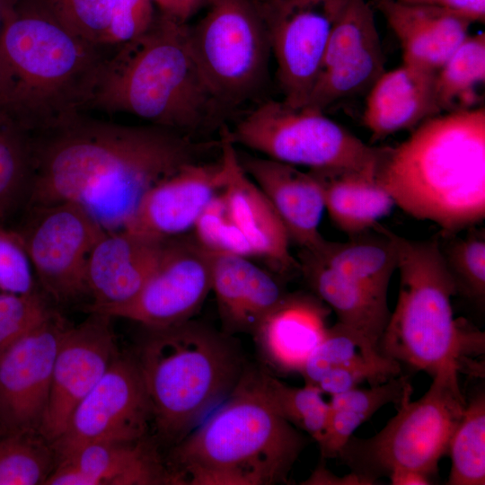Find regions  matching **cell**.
<instances>
[{
    "label": "cell",
    "instance_id": "cell-5",
    "mask_svg": "<svg viewBox=\"0 0 485 485\" xmlns=\"http://www.w3.org/2000/svg\"><path fill=\"white\" fill-rule=\"evenodd\" d=\"M187 26L157 12L145 32L108 57L89 109L131 114L193 137L220 124L225 110L197 66Z\"/></svg>",
    "mask_w": 485,
    "mask_h": 485
},
{
    "label": "cell",
    "instance_id": "cell-22",
    "mask_svg": "<svg viewBox=\"0 0 485 485\" xmlns=\"http://www.w3.org/2000/svg\"><path fill=\"white\" fill-rule=\"evenodd\" d=\"M238 157L243 170L274 207L290 240L302 249H317L325 241L319 231L325 204L315 177L268 157L242 153H238Z\"/></svg>",
    "mask_w": 485,
    "mask_h": 485
},
{
    "label": "cell",
    "instance_id": "cell-32",
    "mask_svg": "<svg viewBox=\"0 0 485 485\" xmlns=\"http://www.w3.org/2000/svg\"><path fill=\"white\" fill-rule=\"evenodd\" d=\"M485 80V33L468 35L436 73L440 111L474 108L477 88Z\"/></svg>",
    "mask_w": 485,
    "mask_h": 485
},
{
    "label": "cell",
    "instance_id": "cell-29",
    "mask_svg": "<svg viewBox=\"0 0 485 485\" xmlns=\"http://www.w3.org/2000/svg\"><path fill=\"white\" fill-rule=\"evenodd\" d=\"M307 251L387 301L389 283L398 263L392 232L388 228L378 224L374 229L349 236L347 242L325 240L317 249Z\"/></svg>",
    "mask_w": 485,
    "mask_h": 485
},
{
    "label": "cell",
    "instance_id": "cell-17",
    "mask_svg": "<svg viewBox=\"0 0 485 485\" xmlns=\"http://www.w3.org/2000/svg\"><path fill=\"white\" fill-rule=\"evenodd\" d=\"M88 314L80 324L67 326L55 357L40 428V434L51 444L61 436L76 406L119 355L111 317L93 312Z\"/></svg>",
    "mask_w": 485,
    "mask_h": 485
},
{
    "label": "cell",
    "instance_id": "cell-19",
    "mask_svg": "<svg viewBox=\"0 0 485 485\" xmlns=\"http://www.w3.org/2000/svg\"><path fill=\"white\" fill-rule=\"evenodd\" d=\"M164 242L125 229L105 231L87 261L85 282L90 302L84 306V311L134 299L156 269Z\"/></svg>",
    "mask_w": 485,
    "mask_h": 485
},
{
    "label": "cell",
    "instance_id": "cell-7",
    "mask_svg": "<svg viewBox=\"0 0 485 485\" xmlns=\"http://www.w3.org/2000/svg\"><path fill=\"white\" fill-rule=\"evenodd\" d=\"M146 329L134 357L156 437L172 447L231 393L247 363L233 335L203 322Z\"/></svg>",
    "mask_w": 485,
    "mask_h": 485
},
{
    "label": "cell",
    "instance_id": "cell-24",
    "mask_svg": "<svg viewBox=\"0 0 485 485\" xmlns=\"http://www.w3.org/2000/svg\"><path fill=\"white\" fill-rule=\"evenodd\" d=\"M212 290L222 331L233 336L252 334L288 293L271 273L253 264L249 258L231 253H215Z\"/></svg>",
    "mask_w": 485,
    "mask_h": 485
},
{
    "label": "cell",
    "instance_id": "cell-40",
    "mask_svg": "<svg viewBox=\"0 0 485 485\" xmlns=\"http://www.w3.org/2000/svg\"><path fill=\"white\" fill-rule=\"evenodd\" d=\"M55 312L36 290L0 292V355Z\"/></svg>",
    "mask_w": 485,
    "mask_h": 485
},
{
    "label": "cell",
    "instance_id": "cell-28",
    "mask_svg": "<svg viewBox=\"0 0 485 485\" xmlns=\"http://www.w3.org/2000/svg\"><path fill=\"white\" fill-rule=\"evenodd\" d=\"M318 181L333 224L349 236L374 229L395 203L376 173L355 170H310Z\"/></svg>",
    "mask_w": 485,
    "mask_h": 485
},
{
    "label": "cell",
    "instance_id": "cell-35",
    "mask_svg": "<svg viewBox=\"0 0 485 485\" xmlns=\"http://www.w3.org/2000/svg\"><path fill=\"white\" fill-rule=\"evenodd\" d=\"M261 385L275 410L297 429L318 442L324 431L330 405L316 385H288L260 366Z\"/></svg>",
    "mask_w": 485,
    "mask_h": 485
},
{
    "label": "cell",
    "instance_id": "cell-42",
    "mask_svg": "<svg viewBox=\"0 0 485 485\" xmlns=\"http://www.w3.org/2000/svg\"><path fill=\"white\" fill-rule=\"evenodd\" d=\"M35 276L18 234L0 226V292L35 291Z\"/></svg>",
    "mask_w": 485,
    "mask_h": 485
},
{
    "label": "cell",
    "instance_id": "cell-23",
    "mask_svg": "<svg viewBox=\"0 0 485 485\" xmlns=\"http://www.w3.org/2000/svg\"><path fill=\"white\" fill-rule=\"evenodd\" d=\"M397 37L404 64L436 73L469 35L471 22L443 7L377 0Z\"/></svg>",
    "mask_w": 485,
    "mask_h": 485
},
{
    "label": "cell",
    "instance_id": "cell-49",
    "mask_svg": "<svg viewBox=\"0 0 485 485\" xmlns=\"http://www.w3.org/2000/svg\"><path fill=\"white\" fill-rule=\"evenodd\" d=\"M8 1H10V0H4L3 4H4V3L8 2Z\"/></svg>",
    "mask_w": 485,
    "mask_h": 485
},
{
    "label": "cell",
    "instance_id": "cell-15",
    "mask_svg": "<svg viewBox=\"0 0 485 485\" xmlns=\"http://www.w3.org/2000/svg\"><path fill=\"white\" fill-rule=\"evenodd\" d=\"M66 328L55 312L0 355V433L40 434Z\"/></svg>",
    "mask_w": 485,
    "mask_h": 485
},
{
    "label": "cell",
    "instance_id": "cell-4",
    "mask_svg": "<svg viewBox=\"0 0 485 485\" xmlns=\"http://www.w3.org/2000/svg\"><path fill=\"white\" fill-rule=\"evenodd\" d=\"M307 443L267 399L260 366L247 364L231 393L171 447L165 463L176 485L282 484Z\"/></svg>",
    "mask_w": 485,
    "mask_h": 485
},
{
    "label": "cell",
    "instance_id": "cell-13",
    "mask_svg": "<svg viewBox=\"0 0 485 485\" xmlns=\"http://www.w3.org/2000/svg\"><path fill=\"white\" fill-rule=\"evenodd\" d=\"M151 424V405L137 361L119 354L52 443L57 462L87 444L146 438Z\"/></svg>",
    "mask_w": 485,
    "mask_h": 485
},
{
    "label": "cell",
    "instance_id": "cell-43",
    "mask_svg": "<svg viewBox=\"0 0 485 485\" xmlns=\"http://www.w3.org/2000/svg\"><path fill=\"white\" fill-rule=\"evenodd\" d=\"M157 11L151 0H117L110 27V43L115 48L145 32Z\"/></svg>",
    "mask_w": 485,
    "mask_h": 485
},
{
    "label": "cell",
    "instance_id": "cell-25",
    "mask_svg": "<svg viewBox=\"0 0 485 485\" xmlns=\"http://www.w3.org/2000/svg\"><path fill=\"white\" fill-rule=\"evenodd\" d=\"M436 73L408 64L384 71L367 93L363 120L372 139L412 128L440 112Z\"/></svg>",
    "mask_w": 485,
    "mask_h": 485
},
{
    "label": "cell",
    "instance_id": "cell-16",
    "mask_svg": "<svg viewBox=\"0 0 485 485\" xmlns=\"http://www.w3.org/2000/svg\"><path fill=\"white\" fill-rule=\"evenodd\" d=\"M374 11L366 0H349L326 46L305 106L324 111L370 90L385 71Z\"/></svg>",
    "mask_w": 485,
    "mask_h": 485
},
{
    "label": "cell",
    "instance_id": "cell-2",
    "mask_svg": "<svg viewBox=\"0 0 485 485\" xmlns=\"http://www.w3.org/2000/svg\"><path fill=\"white\" fill-rule=\"evenodd\" d=\"M0 18V109L31 134L89 110L108 48L77 36L42 0H13Z\"/></svg>",
    "mask_w": 485,
    "mask_h": 485
},
{
    "label": "cell",
    "instance_id": "cell-31",
    "mask_svg": "<svg viewBox=\"0 0 485 485\" xmlns=\"http://www.w3.org/2000/svg\"><path fill=\"white\" fill-rule=\"evenodd\" d=\"M32 181L31 134L0 109V221L22 214Z\"/></svg>",
    "mask_w": 485,
    "mask_h": 485
},
{
    "label": "cell",
    "instance_id": "cell-33",
    "mask_svg": "<svg viewBox=\"0 0 485 485\" xmlns=\"http://www.w3.org/2000/svg\"><path fill=\"white\" fill-rule=\"evenodd\" d=\"M449 485L485 483V395H473L451 436Z\"/></svg>",
    "mask_w": 485,
    "mask_h": 485
},
{
    "label": "cell",
    "instance_id": "cell-27",
    "mask_svg": "<svg viewBox=\"0 0 485 485\" xmlns=\"http://www.w3.org/2000/svg\"><path fill=\"white\" fill-rule=\"evenodd\" d=\"M59 461L75 465L92 485L173 484L165 460L148 436L133 442L87 444Z\"/></svg>",
    "mask_w": 485,
    "mask_h": 485
},
{
    "label": "cell",
    "instance_id": "cell-20",
    "mask_svg": "<svg viewBox=\"0 0 485 485\" xmlns=\"http://www.w3.org/2000/svg\"><path fill=\"white\" fill-rule=\"evenodd\" d=\"M220 158L225 172L224 195L231 215L253 249L281 276L300 271L289 249L290 238L274 207L243 170L228 128H221Z\"/></svg>",
    "mask_w": 485,
    "mask_h": 485
},
{
    "label": "cell",
    "instance_id": "cell-6",
    "mask_svg": "<svg viewBox=\"0 0 485 485\" xmlns=\"http://www.w3.org/2000/svg\"><path fill=\"white\" fill-rule=\"evenodd\" d=\"M400 274L397 304L379 341L380 352L430 377L483 376L484 332L454 316L457 294L436 236L422 241L392 233Z\"/></svg>",
    "mask_w": 485,
    "mask_h": 485
},
{
    "label": "cell",
    "instance_id": "cell-44",
    "mask_svg": "<svg viewBox=\"0 0 485 485\" xmlns=\"http://www.w3.org/2000/svg\"><path fill=\"white\" fill-rule=\"evenodd\" d=\"M157 12L180 23L188 21L199 10L205 8L208 0H151Z\"/></svg>",
    "mask_w": 485,
    "mask_h": 485
},
{
    "label": "cell",
    "instance_id": "cell-10",
    "mask_svg": "<svg viewBox=\"0 0 485 485\" xmlns=\"http://www.w3.org/2000/svg\"><path fill=\"white\" fill-rule=\"evenodd\" d=\"M234 144L310 170H355L377 174L384 148L365 144L344 127L307 106L266 100L228 129Z\"/></svg>",
    "mask_w": 485,
    "mask_h": 485
},
{
    "label": "cell",
    "instance_id": "cell-38",
    "mask_svg": "<svg viewBox=\"0 0 485 485\" xmlns=\"http://www.w3.org/2000/svg\"><path fill=\"white\" fill-rule=\"evenodd\" d=\"M70 31L86 41L109 48L117 0H42Z\"/></svg>",
    "mask_w": 485,
    "mask_h": 485
},
{
    "label": "cell",
    "instance_id": "cell-3",
    "mask_svg": "<svg viewBox=\"0 0 485 485\" xmlns=\"http://www.w3.org/2000/svg\"><path fill=\"white\" fill-rule=\"evenodd\" d=\"M376 179L408 215L442 235L485 217V109L432 117L395 148H384Z\"/></svg>",
    "mask_w": 485,
    "mask_h": 485
},
{
    "label": "cell",
    "instance_id": "cell-12",
    "mask_svg": "<svg viewBox=\"0 0 485 485\" xmlns=\"http://www.w3.org/2000/svg\"><path fill=\"white\" fill-rule=\"evenodd\" d=\"M349 0H254L275 57L282 101L306 105L333 28Z\"/></svg>",
    "mask_w": 485,
    "mask_h": 485
},
{
    "label": "cell",
    "instance_id": "cell-46",
    "mask_svg": "<svg viewBox=\"0 0 485 485\" xmlns=\"http://www.w3.org/2000/svg\"><path fill=\"white\" fill-rule=\"evenodd\" d=\"M302 484L309 485H373L375 484L369 479L359 475L354 472L344 477H338L325 468L323 464H320L312 473V475L302 482Z\"/></svg>",
    "mask_w": 485,
    "mask_h": 485
},
{
    "label": "cell",
    "instance_id": "cell-18",
    "mask_svg": "<svg viewBox=\"0 0 485 485\" xmlns=\"http://www.w3.org/2000/svg\"><path fill=\"white\" fill-rule=\"evenodd\" d=\"M225 186L221 158L186 164L145 194L124 229L159 240L188 234Z\"/></svg>",
    "mask_w": 485,
    "mask_h": 485
},
{
    "label": "cell",
    "instance_id": "cell-37",
    "mask_svg": "<svg viewBox=\"0 0 485 485\" xmlns=\"http://www.w3.org/2000/svg\"><path fill=\"white\" fill-rule=\"evenodd\" d=\"M439 251L451 275L457 293L481 304L485 297V236L484 230L471 229L460 237L436 236Z\"/></svg>",
    "mask_w": 485,
    "mask_h": 485
},
{
    "label": "cell",
    "instance_id": "cell-50",
    "mask_svg": "<svg viewBox=\"0 0 485 485\" xmlns=\"http://www.w3.org/2000/svg\"><path fill=\"white\" fill-rule=\"evenodd\" d=\"M0 226H4V225L2 224V222L0 221Z\"/></svg>",
    "mask_w": 485,
    "mask_h": 485
},
{
    "label": "cell",
    "instance_id": "cell-30",
    "mask_svg": "<svg viewBox=\"0 0 485 485\" xmlns=\"http://www.w3.org/2000/svg\"><path fill=\"white\" fill-rule=\"evenodd\" d=\"M411 392L409 376L400 375L368 389L356 387L331 395L326 426L317 442L322 458H337L361 424L384 405L394 403L397 406Z\"/></svg>",
    "mask_w": 485,
    "mask_h": 485
},
{
    "label": "cell",
    "instance_id": "cell-34",
    "mask_svg": "<svg viewBox=\"0 0 485 485\" xmlns=\"http://www.w3.org/2000/svg\"><path fill=\"white\" fill-rule=\"evenodd\" d=\"M57 464L51 443L36 433H0V485H42Z\"/></svg>",
    "mask_w": 485,
    "mask_h": 485
},
{
    "label": "cell",
    "instance_id": "cell-21",
    "mask_svg": "<svg viewBox=\"0 0 485 485\" xmlns=\"http://www.w3.org/2000/svg\"><path fill=\"white\" fill-rule=\"evenodd\" d=\"M331 311L314 294L287 293L251 334L263 367L300 374L326 334Z\"/></svg>",
    "mask_w": 485,
    "mask_h": 485
},
{
    "label": "cell",
    "instance_id": "cell-9",
    "mask_svg": "<svg viewBox=\"0 0 485 485\" xmlns=\"http://www.w3.org/2000/svg\"><path fill=\"white\" fill-rule=\"evenodd\" d=\"M205 8L188 24V42L209 91L228 110L267 87L271 48L254 0H208Z\"/></svg>",
    "mask_w": 485,
    "mask_h": 485
},
{
    "label": "cell",
    "instance_id": "cell-45",
    "mask_svg": "<svg viewBox=\"0 0 485 485\" xmlns=\"http://www.w3.org/2000/svg\"><path fill=\"white\" fill-rule=\"evenodd\" d=\"M421 4L443 7L471 22H484L485 20V0H423Z\"/></svg>",
    "mask_w": 485,
    "mask_h": 485
},
{
    "label": "cell",
    "instance_id": "cell-36",
    "mask_svg": "<svg viewBox=\"0 0 485 485\" xmlns=\"http://www.w3.org/2000/svg\"><path fill=\"white\" fill-rule=\"evenodd\" d=\"M383 356L363 333L337 322L328 327L326 334L307 359L300 374L304 384L316 385L332 369L373 360Z\"/></svg>",
    "mask_w": 485,
    "mask_h": 485
},
{
    "label": "cell",
    "instance_id": "cell-8",
    "mask_svg": "<svg viewBox=\"0 0 485 485\" xmlns=\"http://www.w3.org/2000/svg\"><path fill=\"white\" fill-rule=\"evenodd\" d=\"M410 395L397 405V413L378 433L368 438L352 436L337 458L375 484L397 469L436 476L467 401L459 377L453 375L433 378L417 401Z\"/></svg>",
    "mask_w": 485,
    "mask_h": 485
},
{
    "label": "cell",
    "instance_id": "cell-1",
    "mask_svg": "<svg viewBox=\"0 0 485 485\" xmlns=\"http://www.w3.org/2000/svg\"><path fill=\"white\" fill-rule=\"evenodd\" d=\"M31 139L25 208L74 203L108 232L124 229L156 183L220 148V140L198 141L172 128L120 124L84 112L31 134Z\"/></svg>",
    "mask_w": 485,
    "mask_h": 485
},
{
    "label": "cell",
    "instance_id": "cell-11",
    "mask_svg": "<svg viewBox=\"0 0 485 485\" xmlns=\"http://www.w3.org/2000/svg\"><path fill=\"white\" fill-rule=\"evenodd\" d=\"M22 214L14 231L45 294L58 304L88 298L87 261L105 230L70 202L27 207Z\"/></svg>",
    "mask_w": 485,
    "mask_h": 485
},
{
    "label": "cell",
    "instance_id": "cell-47",
    "mask_svg": "<svg viewBox=\"0 0 485 485\" xmlns=\"http://www.w3.org/2000/svg\"><path fill=\"white\" fill-rule=\"evenodd\" d=\"M387 478L392 485H428L432 478L428 475L411 469H397L389 473Z\"/></svg>",
    "mask_w": 485,
    "mask_h": 485
},
{
    "label": "cell",
    "instance_id": "cell-14",
    "mask_svg": "<svg viewBox=\"0 0 485 485\" xmlns=\"http://www.w3.org/2000/svg\"><path fill=\"white\" fill-rule=\"evenodd\" d=\"M214 256L194 234L165 239L156 269L134 299L87 313L128 319L146 328L190 320L212 291Z\"/></svg>",
    "mask_w": 485,
    "mask_h": 485
},
{
    "label": "cell",
    "instance_id": "cell-39",
    "mask_svg": "<svg viewBox=\"0 0 485 485\" xmlns=\"http://www.w3.org/2000/svg\"><path fill=\"white\" fill-rule=\"evenodd\" d=\"M193 231L198 242L214 253H231L245 258L256 256L234 220L223 191L207 204Z\"/></svg>",
    "mask_w": 485,
    "mask_h": 485
},
{
    "label": "cell",
    "instance_id": "cell-26",
    "mask_svg": "<svg viewBox=\"0 0 485 485\" xmlns=\"http://www.w3.org/2000/svg\"><path fill=\"white\" fill-rule=\"evenodd\" d=\"M298 261L309 287L335 313L338 322L360 331L378 347L391 315L387 301L324 265L307 250L302 249Z\"/></svg>",
    "mask_w": 485,
    "mask_h": 485
},
{
    "label": "cell",
    "instance_id": "cell-41",
    "mask_svg": "<svg viewBox=\"0 0 485 485\" xmlns=\"http://www.w3.org/2000/svg\"><path fill=\"white\" fill-rule=\"evenodd\" d=\"M401 372L400 363L383 355L373 360L332 369L318 381L316 386L331 396L356 388L364 381L371 386L383 384L400 375Z\"/></svg>",
    "mask_w": 485,
    "mask_h": 485
},
{
    "label": "cell",
    "instance_id": "cell-48",
    "mask_svg": "<svg viewBox=\"0 0 485 485\" xmlns=\"http://www.w3.org/2000/svg\"><path fill=\"white\" fill-rule=\"evenodd\" d=\"M406 3H415V4H421L423 0H399Z\"/></svg>",
    "mask_w": 485,
    "mask_h": 485
}]
</instances>
